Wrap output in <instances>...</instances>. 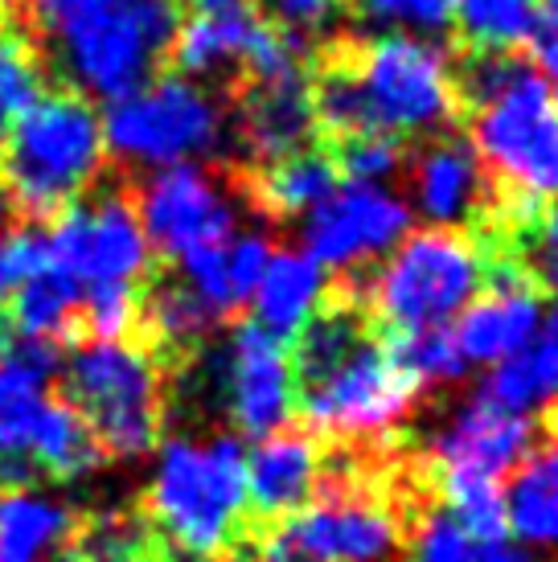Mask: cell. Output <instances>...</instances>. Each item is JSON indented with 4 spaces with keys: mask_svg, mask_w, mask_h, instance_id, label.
<instances>
[{
    "mask_svg": "<svg viewBox=\"0 0 558 562\" xmlns=\"http://www.w3.org/2000/svg\"><path fill=\"white\" fill-rule=\"evenodd\" d=\"M292 419L321 443H373L399 436L418 403V378L390 353L361 304L333 300L295 337Z\"/></svg>",
    "mask_w": 558,
    "mask_h": 562,
    "instance_id": "obj_1",
    "label": "cell"
},
{
    "mask_svg": "<svg viewBox=\"0 0 558 562\" xmlns=\"http://www.w3.org/2000/svg\"><path fill=\"white\" fill-rule=\"evenodd\" d=\"M460 99L465 82L448 49L415 33H373L312 87L316 127L342 136L382 132L394 140L444 136L460 115Z\"/></svg>",
    "mask_w": 558,
    "mask_h": 562,
    "instance_id": "obj_2",
    "label": "cell"
},
{
    "mask_svg": "<svg viewBox=\"0 0 558 562\" xmlns=\"http://www.w3.org/2000/svg\"><path fill=\"white\" fill-rule=\"evenodd\" d=\"M30 25L66 91L115 103L160 75L181 9L177 0H30Z\"/></svg>",
    "mask_w": 558,
    "mask_h": 562,
    "instance_id": "obj_3",
    "label": "cell"
},
{
    "mask_svg": "<svg viewBox=\"0 0 558 562\" xmlns=\"http://www.w3.org/2000/svg\"><path fill=\"white\" fill-rule=\"evenodd\" d=\"M468 148L513 218L529 226L558 205V111L550 82L522 58H481L468 75Z\"/></svg>",
    "mask_w": 558,
    "mask_h": 562,
    "instance_id": "obj_4",
    "label": "cell"
},
{
    "mask_svg": "<svg viewBox=\"0 0 558 562\" xmlns=\"http://www.w3.org/2000/svg\"><path fill=\"white\" fill-rule=\"evenodd\" d=\"M144 521L186 562H222L247 538V456L234 436L169 439L144 493Z\"/></svg>",
    "mask_w": 558,
    "mask_h": 562,
    "instance_id": "obj_5",
    "label": "cell"
},
{
    "mask_svg": "<svg viewBox=\"0 0 558 562\" xmlns=\"http://www.w3.org/2000/svg\"><path fill=\"white\" fill-rule=\"evenodd\" d=\"M63 370L58 345L9 337L0 349V488L33 481H82L103 464V448L78 411L49 394Z\"/></svg>",
    "mask_w": 558,
    "mask_h": 562,
    "instance_id": "obj_6",
    "label": "cell"
},
{
    "mask_svg": "<svg viewBox=\"0 0 558 562\" xmlns=\"http://www.w3.org/2000/svg\"><path fill=\"white\" fill-rule=\"evenodd\" d=\"M489 250L468 231L423 226L390 250L361 288V313L382 337L448 328L489 280Z\"/></svg>",
    "mask_w": 558,
    "mask_h": 562,
    "instance_id": "obj_7",
    "label": "cell"
},
{
    "mask_svg": "<svg viewBox=\"0 0 558 562\" xmlns=\"http://www.w3.org/2000/svg\"><path fill=\"white\" fill-rule=\"evenodd\" d=\"M108 165L103 115L75 91H46L9 132L0 172L13 205L25 214H63L87 198Z\"/></svg>",
    "mask_w": 558,
    "mask_h": 562,
    "instance_id": "obj_8",
    "label": "cell"
},
{
    "mask_svg": "<svg viewBox=\"0 0 558 562\" xmlns=\"http://www.w3.org/2000/svg\"><path fill=\"white\" fill-rule=\"evenodd\" d=\"M108 157L127 169L210 165L234 140L231 103L210 82L186 75H156L140 91L108 103L103 115Z\"/></svg>",
    "mask_w": 558,
    "mask_h": 562,
    "instance_id": "obj_9",
    "label": "cell"
},
{
    "mask_svg": "<svg viewBox=\"0 0 558 562\" xmlns=\"http://www.w3.org/2000/svg\"><path fill=\"white\" fill-rule=\"evenodd\" d=\"M66 403L103 456H144L165 427V361L140 341H87L63 361Z\"/></svg>",
    "mask_w": 558,
    "mask_h": 562,
    "instance_id": "obj_10",
    "label": "cell"
},
{
    "mask_svg": "<svg viewBox=\"0 0 558 562\" xmlns=\"http://www.w3.org/2000/svg\"><path fill=\"white\" fill-rule=\"evenodd\" d=\"M46 238V259L91 292H140L153 276V247L144 238L136 202L124 189L87 193L54 218Z\"/></svg>",
    "mask_w": 558,
    "mask_h": 562,
    "instance_id": "obj_11",
    "label": "cell"
},
{
    "mask_svg": "<svg viewBox=\"0 0 558 562\" xmlns=\"http://www.w3.org/2000/svg\"><path fill=\"white\" fill-rule=\"evenodd\" d=\"M153 255L181 263L238 231V193L210 165H172L140 181L132 198Z\"/></svg>",
    "mask_w": 558,
    "mask_h": 562,
    "instance_id": "obj_12",
    "label": "cell"
},
{
    "mask_svg": "<svg viewBox=\"0 0 558 562\" xmlns=\"http://www.w3.org/2000/svg\"><path fill=\"white\" fill-rule=\"evenodd\" d=\"M415 231V214L390 186H337L325 202L300 218V250L325 271H373Z\"/></svg>",
    "mask_w": 558,
    "mask_h": 562,
    "instance_id": "obj_13",
    "label": "cell"
},
{
    "mask_svg": "<svg viewBox=\"0 0 558 562\" xmlns=\"http://www.w3.org/2000/svg\"><path fill=\"white\" fill-rule=\"evenodd\" d=\"M205 366L226 415L243 436L264 439L292 423V353L271 333L259 325H238Z\"/></svg>",
    "mask_w": 558,
    "mask_h": 562,
    "instance_id": "obj_14",
    "label": "cell"
},
{
    "mask_svg": "<svg viewBox=\"0 0 558 562\" xmlns=\"http://www.w3.org/2000/svg\"><path fill=\"white\" fill-rule=\"evenodd\" d=\"M543 316V283L529 276L526 263H493L484 288L468 300L448 333L465 366H501L534 341Z\"/></svg>",
    "mask_w": 558,
    "mask_h": 562,
    "instance_id": "obj_15",
    "label": "cell"
},
{
    "mask_svg": "<svg viewBox=\"0 0 558 562\" xmlns=\"http://www.w3.org/2000/svg\"><path fill=\"white\" fill-rule=\"evenodd\" d=\"M489 198H493V186H489L477 153L460 136H435L411 160L406 205L427 226L465 231L477 218H484Z\"/></svg>",
    "mask_w": 558,
    "mask_h": 562,
    "instance_id": "obj_16",
    "label": "cell"
},
{
    "mask_svg": "<svg viewBox=\"0 0 558 562\" xmlns=\"http://www.w3.org/2000/svg\"><path fill=\"white\" fill-rule=\"evenodd\" d=\"M529 443H534V419L510 415L501 406L484 403L481 394H472V403L432 443L427 464L444 476H481V481L505 484L517 460L529 452Z\"/></svg>",
    "mask_w": 558,
    "mask_h": 562,
    "instance_id": "obj_17",
    "label": "cell"
},
{
    "mask_svg": "<svg viewBox=\"0 0 558 562\" xmlns=\"http://www.w3.org/2000/svg\"><path fill=\"white\" fill-rule=\"evenodd\" d=\"M321 481V439L288 423L247 456V530L304 509Z\"/></svg>",
    "mask_w": 558,
    "mask_h": 562,
    "instance_id": "obj_18",
    "label": "cell"
},
{
    "mask_svg": "<svg viewBox=\"0 0 558 562\" xmlns=\"http://www.w3.org/2000/svg\"><path fill=\"white\" fill-rule=\"evenodd\" d=\"M234 140L243 144V153L259 165L283 160L292 153L312 148L316 136V108H312L309 75L292 79H267L250 82L243 103L231 111Z\"/></svg>",
    "mask_w": 558,
    "mask_h": 562,
    "instance_id": "obj_19",
    "label": "cell"
},
{
    "mask_svg": "<svg viewBox=\"0 0 558 562\" xmlns=\"http://www.w3.org/2000/svg\"><path fill=\"white\" fill-rule=\"evenodd\" d=\"M189 16L177 25L172 58L186 79L210 82L247 66L250 49L264 33V16L250 0H186Z\"/></svg>",
    "mask_w": 558,
    "mask_h": 562,
    "instance_id": "obj_20",
    "label": "cell"
},
{
    "mask_svg": "<svg viewBox=\"0 0 558 562\" xmlns=\"http://www.w3.org/2000/svg\"><path fill=\"white\" fill-rule=\"evenodd\" d=\"M271 238L264 231H234L217 247H205L177 263V280L205 308V316L222 325L250 304L259 276L271 259Z\"/></svg>",
    "mask_w": 558,
    "mask_h": 562,
    "instance_id": "obj_21",
    "label": "cell"
},
{
    "mask_svg": "<svg viewBox=\"0 0 558 562\" xmlns=\"http://www.w3.org/2000/svg\"><path fill=\"white\" fill-rule=\"evenodd\" d=\"M505 526L510 533L555 547L558 542V398L543 406L534 419V443L517 460V469L505 476Z\"/></svg>",
    "mask_w": 558,
    "mask_h": 562,
    "instance_id": "obj_22",
    "label": "cell"
},
{
    "mask_svg": "<svg viewBox=\"0 0 558 562\" xmlns=\"http://www.w3.org/2000/svg\"><path fill=\"white\" fill-rule=\"evenodd\" d=\"M328 271L312 255L300 247L271 250L259 288H255V325L271 333L276 341H295L304 328L312 325V316L328 304Z\"/></svg>",
    "mask_w": 558,
    "mask_h": 562,
    "instance_id": "obj_23",
    "label": "cell"
},
{
    "mask_svg": "<svg viewBox=\"0 0 558 562\" xmlns=\"http://www.w3.org/2000/svg\"><path fill=\"white\" fill-rule=\"evenodd\" d=\"M477 394L484 403L510 411V415H526L534 403L558 398V300L555 308L543 316L534 341L517 358L493 366V374L484 378Z\"/></svg>",
    "mask_w": 558,
    "mask_h": 562,
    "instance_id": "obj_24",
    "label": "cell"
},
{
    "mask_svg": "<svg viewBox=\"0 0 558 562\" xmlns=\"http://www.w3.org/2000/svg\"><path fill=\"white\" fill-rule=\"evenodd\" d=\"M75 533V514L63 501L13 488L0 497V562H49Z\"/></svg>",
    "mask_w": 558,
    "mask_h": 562,
    "instance_id": "obj_25",
    "label": "cell"
},
{
    "mask_svg": "<svg viewBox=\"0 0 558 562\" xmlns=\"http://www.w3.org/2000/svg\"><path fill=\"white\" fill-rule=\"evenodd\" d=\"M451 25L481 58H513L538 42L543 0H456Z\"/></svg>",
    "mask_w": 558,
    "mask_h": 562,
    "instance_id": "obj_26",
    "label": "cell"
},
{
    "mask_svg": "<svg viewBox=\"0 0 558 562\" xmlns=\"http://www.w3.org/2000/svg\"><path fill=\"white\" fill-rule=\"evenodd\" d=\"M78 313H82V288L49 259L37 271H30L25 283L13 292L16 337L58 345V337H70L78 328Z\"/></svg>",
    "mask_w": 558,
    "mask_h": 562,
    "instance_id": "obj_27",
    "label": "cell"
},
{
    "mask_svg": "<svg viewBox=\"0 0 558 562\" xmlns=\"http://www.w3.org/2000/svg\"><path fill=\"white\" fill-rule=\"evenodd\" d=\"M337 186H342L337 181V160L316 153V148H304V153L264 165L259 202L279 218H309Z\"/></svg>",
    "mask_w": 558,
    "mask_h": 562,
    "instance_id": "obj_28",
    "label": "cell"
},
{
    "mask_svg": "<svg viewBox=\"0 0 558 562\" xmlns=\"http://www.w3.org/2000/svg\"><path fill=\"white\" fill-rule=\"evenodd\" d=\"M66 550H70V562H156L160 538L144 517L108 509L75 526Z\"/></svg>",
    "mask_w": 558,
    "mask_h": 562,
    "instance_id": "obj_29",
    "label": "cell"
},
{
    "mask_svg": "<svg viewBox=\"0 0 558 562\" xmlns=\"http://www.w3.org/2000/svg\"><path fill=\"white\" fill-rule=\"evenodd\" d=\"M46 94V58L30 33L0 30V132L25 115Z\"/></svg>",
    "mask_w": 558,
    "mask_h": 562,
    "instance_id": "obj_30",
    "label": "cell"
},
{
    "mask_svg": "<svg viewBox=\"0 0 558 562\" xmlns=\"http://www.w3.org/2000/svg\"><path fill=\"white\" fill-rule=\"evenodd\" d=\"M418 559L415 562H529L526 550H517L510 538L501 542H481L468 530H460L444 509H432L427 521L418 526L411 542Z\"/></svg>",
    "mask_w": 558,
    "mask_h": 562,
    "instance_id": "obj_31",
    "label": "cell"
},
{
    "mask_svg": "<svg viewBox=\"0 0 558 562\" xmlns=\"http://www.w3.org/2000/svg\"><path fill=\"white\" fill-rule=\"evenodd\" d=\"M354 16L373 33H415V37H435L451 25L456 0H349Z\"/></svg>",
    "mask_w": 558,
    "mask_h": 562,
    "instance_id": "obj_32",
    "label": "cell"
},
{
    "mask_svg": "<svg viewBox=\"0 0 558 562\" xmlns=\"http://www.w3.org/2000/svg\"><path fill=\"white\" fill-rule=\"evenodd\" d=\"M394 361L411 370L418 378V386H435V382H456L468 366L456 353L448 328H435V333H415V337H387Z\"/></svg>",
    "mask_w": 558,
    "mask_h": 562,
    "instance_id": "obj_33",
    "label": "cell"
},
{
    "mask_svg": "<svg viewBox=\"0 0 558 562\" xmlns=\"http://www.w3.org/2000/svg\"><path fill=\"white\" fill-rule=\"evenodd\" d=\"M333 160H337V172H349V181H361V186H390L406 169L403 140L382 136V132L345 136L342 153Z\"/></svg>",
    "mask_w": 558,
    "mask_h": 562,
    "instance_id": "obj_34",
    "label": "cell"
},
{
    "mask_svg": "<svg viewBox=\"0 0 558 562\" xmlns=\"http://www.w3.org/2000/svg\"><path fill=\"white\" fill-rule=\"evenodd\" d=\"M42 263H46V238L33 231H0V308Z\"/></svg>",
    "mask_w": 558,
    "mask_h": 562,
    "instance_id": "obj_35",
    "label": "cell"
},
{
    "mask_svg": "<svg viewBox=\"0 0 558 562\" xmlns=\"http://www.w3.org/2000/svg\"><path fill=\"white\" fill-rule=\"evenodd\" d=\"M250 4L264 9L271 16V25L295 33V37L325 33L337 21V13H342V0H250Z\"/></svg>",
    "mask_w": 558,
    "mask_h": 562,
    "instance_id": "obj_36",
    "label": "cell"
},
{
    "mask_svg": "<svg viewBox=\"0 0 558 562\" xmlns=\"http://www.w3.org/2000/svg\"><path fill=\"white\" fill-rule=\"evenodd\" d=\"M529 243H526V259H529V276L546 288L558 292V205H546L538 218L526 226Z\"/></svg>",
    "mask_w": 558,
    "mask_h": 562,
    "instance_id": "obj_37",
    "label": "cell"
},
{
    "mask_svg": "<svg viewBox=\"0 0 558 562\" xmlns=\"http://www.w3.org/2000/svg\"><path fill=\"white\" fill-rule=\"evenodd\" d=\"M9 218H13V198H9V189L0 186V226H9Z\"/></svg>",
    "mask_w": 558,
    "mask_h": 562,
    "instance_id": "obj_38",
    "label": "cell"
},
{
    "mask_svg": "<svg viewBox=\"0 0 558 562\" xmlns=\"http://www.w3.org/2000/svg\"><path fill=\"white\" fill-rule=\"evenodd\" d=\"M546 82H550V99H555V111H558V75H550Z\"/></svg>",
    "mask_w": 558,
    "mask_h": 562,
    "instance_id": "obj_39",
    "label": "cell"
},
{
    "mask_svg": "<svg viewBox=\"0 0 558 562\" xmlns=\"http://www.w3.org/2000/svg\"><path fill=\"white\" fill-rule=\"evenodd\" d=\"M9 337H13V333H9V328L0 325V349H4V345H9Z\"/></svg>",
    "mask_w": 558,
    "mask_h": 562,
    "instance_id": "obj_40",
    "label": "cell"
},
{
    "mask_svg": "<svg viewBox=\"0 0 558 562\" xmlns=\"http://www.w3.org/2000/svg\"><path fill=\"white\" fill-rule=\"evenodd\" d=\"M546 9H558V0H546Z\"/></svg>",
    "mask_w": 558,
    "mask_h": 562,
    "instance_id": "obj_41",
    "label": "cell"
}]
</instances>
